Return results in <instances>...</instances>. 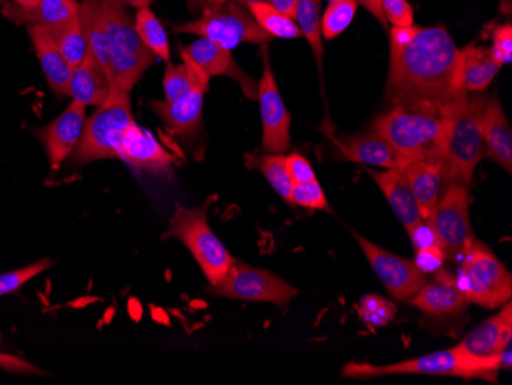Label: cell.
<instances>
[{
  "label": "cell",
  "instance_id": "9a60e30c",
  "mask_svg": "<svg viewBox=\"0 0 512 385\" xmlns=\"http://www.w3.org/2000/svg\"><path fill=\"white\" fill-rule=\"evenodd\" d=\"M119 160L138 172L171 178L177 158L161 145L151 132L135 120L123 132L119 145Z\"/></svg>",
  "mask_w": 512,
  "mask_h": 385
},
{
  "label": "cell",
  "instance_id": "8992f818",
  "mask_svg": "<svg viewBox=\"0 0 512 385\" xmlns=\"http://www.w3.org/2000/svg\"><path fill=\"white\" fill-rule=\"evenodd\" d=\"M129 93L112 88L108 99L86 119L82 137L69 157L74 165L119 158V145L123 132L132 122Z\"/></svg>",
  "mask_w": 512,
  "mask_h": 385
},
{
  "label": "cell",
  "instance_id": "cb8c5ba5",
  "mask_svg": "<svg viewBox=\"0 0 512 385\" xmlns=\"http://www.w3.org/2000/svg\"><path fill=\"white\" fill-rule=\"evenodd\" d=\"M483 142L486 155H490L505 169L512 172V131L499 100L490 99L483 112Z\"/></svg>",
  "mask_w": 512,
  "mask_h": 385
},
{
  "label": "cell",
  "instance_id": "ba28073f",
  "mask_svg": "<svg viewBox=\"0 0 512 385\" xmlns=\"http://www.w3.org/2000/svg\"><path fill=\"white\" fill-rule=\"evenodd\" d=\"M454 277L460 292L470 303L485 309H497L511 301V274L480 241H474L460 258L459 270Z\"/></svg>",
  "mask_w": 512,
  "mask_h": 385
},
{
  "label": "cell",
  "instance_id": "4316f807",
  "mask_svg": "<svg viewBox=\"0 0 512 385\" xmlns=\"http://www.w3.org/2000/svg\"><path fill=\"white\" fill-rule=\"evenodd\" d=\"M463 83L467 93H483L499 74L502 63L497 62L491 48L468 45L463 48Z\"/></svg>",
  "mask_w": 512,
  "mask_h": 385
},
{
  "label": "cell",
  "instance_id": "f907efd6",
  "mask_svg": "<svg viewBox=\"0 0 512 385\" xmlns=\"http://www.w3.org/2000/svg\"><path fill=\"white\" fill-rule=\"evenodd\" d=\"M13 2H16L20 7H36L42 0H13Z\"/></svg>",
  "mask_w": 512,
  "mask_h": 385
},
{
  "label": "cell",
  "instance_id": "f546056e",
  "mask_svg": "<svg viewBox=\"0 0 512 385\" xmlns=\"http://www.w3.org/2000/svg\"><path fill=\"white\" fill-rule=\"evenodd\" d=\"M134 24L138 37L145 43V47L149 48L157 59L171 63L168 34L154 11L151 8H140L135 14Z\"/></svg>",
  "mask_w": 512,
  "mask_h": 385
},
{
  "label": "cell",
  "instance_id": "8d00e7d4",
  "mask_svg": "<svg viewBox=\"0 0 512 385\" xmlns=\"http://www.w3.org/2000/svg\"><path fill=\"white\" fill-rule=\"evenodd\" d=\"M183 60V59H181ZM192 86V73L188 63L181 62L180 65L168 63L163 79V89H165V102L174 103L178 99L189 93Z\"/></svg>",
  "mask_w": 512,
  "mask_h": 385
},
{
  "label": "cell",
  "instance_id": "e0dca14e",
  "mask_svg": "<svg viewBox=\"0 0 512 385\" xmlns=\"http://www.w3.org/2000/svg\"><path fill=\"white\" fill-rule=\"evenodd\" d=\"M181 53L186 54L207 76L230 77L243 89L244 96L249 97L250 100L258 99V83L246 71L241 70V66L227 48L221 47L212 40L198 37L188 47L181 48Z\"/></svg>",
  "mask_w": 512,
  "mask_h": 385
},
{
  "label": "cell",
  "instance_id": "7dc6e473",
  "mask_svg": "<svg viewBox=\"0 0 512 385\" xmlns=\"http://www.w3.org/2000/svg\"><path fill=\"white\" fill-rule=\"evenodd\" d=\"M358 4H361L365 10L370 11L382 28H387L388 24L385 22L384 13H382V0H358Z\"/></svg>",
  "mask_w": 512,
  "mask_h": 385
},
{
  "label": "cell",
  "instance_id": "83f0119b",
  "mask_svg": "<svg viewBox=\"0 0 512 385\" xmlns=\"http://www.w3.org/2000/svg\"><path fill=\"white\" fill-rule=\"evenodd\" d=\"M79 17L83 33H85L86 43H88L89 53L99 60L100 65L108 73V39H106L103 0H82Z\"/></svg>",
  "mask_w": 512,
  "mask_h": 385
},
{
  "label": "cell",
  "instance_id": "816d5d0a",
  "mask_svg": "<svg viewBox=\"0 0 512 385\" xmlns=\"http://www.w3.org/2000/svg\"><path fill=\"white\" fill-rule=\"evenodd\" d=\"M238 5H241L243 8H249L250 5L260 4V2H269V0H234Z\"/></svg>",
  "mask_w": 512,
  "mask_h": 385
},
{
  "label": "cell",
  "instance_id": "484cf974",
  "mask_svg": "<svg viewBox=\"0 0 512 385\" xmlns=\"http://www.w3.org/2000/svg\"><path fill=\"white\" fill-rule=\"evenodd\" d=\"M367 172L376 181L379 189L384 192L394 214L398 215L405 229L424 220L410 186L407 185V181L396 169H384V171L367 169Z\"/></svg>",
  "mask_w": 512,
  "mask_h": 385
},
{
  "label": "cell",
  "instance_id": "f35d334b",
  "mask_svg": "<svg viewBox=\"0 0 512 385\" xmlns=\"http://www.w3.org/2000/svg\"><path fill=\"white\" fill-rule=\"evenodd\" d=\"M385 22L393 27L414 25V13L408 0H382Z\"/></svg>",
  "mask_w": 512,
  "mask_h": 385
},
{
  "label": "cell",
  "instance_id": "db71d44e",
  "mask_svg": "<svg viewBox=\"0 0 512 385\" xmlns=\"http://www.w3.org/2000/svg\"><path fill=\"white\" fill-rule=\"evenodd\" d=\"M329 2H336V0H329Z\"/></svg>",
  "mask_w": 512,
  "mask_h": 385
},
{
  "label": "cell",
  "instance_id": "603a6c76",
  "mask_svg": "<svg viewBox=\"0 0 512 385\" xmlns=\"http://www.w3.org/2000/svg\"><path fill=\"white\" fill-rule=\"evenodd\" d=\"M112 91L111 79L99 60L86 54L80 65L73 68L68 85V97L85 106H100Z\"/></svg>",
  "mask_w": 512,
  "mask_h": 385
},
{
  "label": "cell",
  "instance_id": "f6af8a7d",
  "mask_svg": "<svg viewBox=\"0 0 512 385\" xmlns=\"http://www.w3.org/2000/svg\"><path fill=\"white\" fill-rule=\"evenodd\" d=\"M419 27L410 25V27H391L390 31V50H398L405 47L414 36H416Z\"/></svg>",
  "mask_w": 512,
  "mask_h": 385
},
{
  "label": "cell",
  "instance_id": "ee69618b",
  "mask_svg": "<svg viewBox=\"0 0 512 385\" xmlns=\"http://www.w3.org/2000/svg\"><path fill=\"white\" fill-rule=\"evenodd\" d=\"M0 370L14 373V375H45L42 370L37 369V367L33 366L27 359L2 352H0Z\"/></svg>",
  "mask_w": 512,
  "mask_h": 385
},
{
  "label": "cell",
  "instance_id": "9c48e42d",
  "mask_svg": "<svg viewBox=\"0 0 512 385\" xmlns=\"http://www.w3.org/2000/svg\"><path fill=\"white\" fill-rule=\"evenodd\" d=\"M174 31L204 37L230 51L241 43L266 45L273 40L272 36L256 24L249 10L241 7L234 0H229L217 10L204 13L200 19L175 25Z\"/></svg>",
  "mask_w": 512,
  "mask_h": 385
},
{
  "label": "cell",
  "instance_id": "277c9868",
  "mask_svg": "<svg viewBox=\"0 0 512 385\" xmlns=\"http://www.w3.org/2000/svg\"><path fill=\"white\" fill-rule=\"evenodd\" d=\"M500 370L502 362L499 355L476 358L456 346L453 349L440 350L421 358L407 359L387 366H375L368 362H348L342 369V376L348 379H370L391 375L457 376L496 382Z\"/></svg>",
  "mask_w": 512,
  "mask_h": 385
},
{
  "label": "cell",
  "instance_id": "e575fe53",
  "mask_svg": "<svg viewBox=\"0 0 512 385\" xmlns=\"http://www.w3.org/2000/svg\"><path fill=\"white\" fill-rule=\"evenodd\" d=\"M398 309L379 295H364L358 303V315L371 330L382 329L393 321Z\"/></svg>",
  "mask_w": 512,
  "mask_h": 385
},
{
  "label": "cell",
  "instance_id": "4fadbf2b",
  "mask_svg": "<svg viewBox=\"0 0 512 385\" xmlns=\"http://www.w3.org/2000/svg\"><path fill=\"white\" fill-rule=\"evenodd\" d=\"M181 59L188 63L192 73V86L188 94H184L177 102L168 103L165 100H151L149 106L152 111L163 120L171 134L180 137H194L201 126L203 119L204 94L209 89L211 77L198 68L184 53Z\"/></svg>",
  "mask_w": 512,
  "mask_h": 385
},
{
  "label": "cell",
  "instance_id": "74e56055",
  "mask_svg": "<svg viewBox=\"0 0 512 385\" xmlns=\"http://www.w3.org/2000/svg\"><path fill=\"white\" fill-rule=\"evenodd\" d=\"M292 200L293 205L301 206V208L312 209V211H329V201H327L318 180L293 185Z\"/></svg>",
  "mask_w": 512,
  "mask_h": 385
},
{
  "label": "cell",
  "instance_id": "8fae6325",
  "mask_svg": "<svg viewBox=\"0 0 512 385\" xmlns=\"http://www.w3.org/2000/svg\"><path fill=\"white\" fill-rule=\"evenodd\" d=\"M471 195L467 185L450 183L428 218L440 247L450 260H459L476 241L470 220Z\"/></svg>",
  "mask_w": 512,
  "mask_h": 385
},
{
  "label": "cell",
  "instance_id": "7c38bea8",
  "mask_svg": "<svg viewBox=\"0 0 512 385\" xmlns=\"http://www.w3.org/2000/svg\"><path fill=\"white\" fill-rule=\"evenodd\" d=\"M261 56H263V74L258 83V99H256L260 102L261 120H263L261 148L270 154H284L290 149L292 117L283 97L279 94L266 45H263Z\"/></svg>",
  "mask_w": 512,
  "mask_h": 385
},
{
  "label": "cell",
  "instance_id": "f5cc1de1",
  "mask_svg": "<svg viewBox=\"0 0 512 385\" xmlns=\"http://www.w3.org/2000/svg\"><path fill=\"white\" fill-rule=\"evenodd\" d=\"M0 343H2V335H0Z\"/></svg>",
  "mask_w": 512,
  "mask_h": 385
},
{
  "label": "cell",
  "instance_id": "ac0fdd59",
  "mask_svg": "<svg viewBox=\"0 0 512 385\" xmlns=\"http://www.w3.org/2000/svg\"><path fill=\"white\" fill-rule=\"evenodd\" d=\"M394 169L407 181L421 209L422 218L428 220L440 198V191L444 185V171L440 166L404 157H398Z\"/></svg>",
  "mask_w": 512,
  "mask_h": 385
},
{
  "label": "cell",
  "instance_id": "7402d4cb",
  "mask_svg": "<svg viewBox=\"0 0 512 385\" xmlns=\"http://www.w3.org/2000/svg\"><path fill=\"white\" fill-rule=\"evenodd\" d=\"M27 31L37 59L42 66L43 74H45L46 82L57 96H68V85L71 73H73V66L69 65L68 60L60 53L50 28L30 25L27 27Z\"/></svg>",
  "mask_w": 512,
  "mask_h": 385
},
{
  "label": "cell",
  "instance_id": "681fc988",
  "mask_svg": "<svg viewBox=\"0 0 512 385\" xmlns=\"http://www.w3.org/2000/svg\"><path fill=\"white\" fill-rule=\"evenodd\" d=\"M120 2L125 4L126 7L137 8V10H140V8L151 7V4L154 2V0H120Z\"/></svg>",
  "mask_w": 512,
  "mask_h": 385
},
{
  "label": "cell",
  "instance_id": "bcb514c9",
  "mask_svg": "<svg viewBox=\"0 0 512 385\" xmlns=\"http://www.w3.org/2000/svg\"><path fill=\"white\" fill-rule=\"evenodd\" d=\"M229 0H188V8L192 13H209V11L217 10L221 5L226 4Z\"/></svg>",
  "mask_w": 512,
  "mask_h": 385
},
{
  "label": "cell",
  "instance_id": "3957f363",
  "mask_svg": "<svg viewBox=\"0 0 512 385\" xmlns=\"http://www.w3.org/2000/svg\"><path fill=\"white\" fill-rule=\"evenodd\" d=\"M490 99L463 96L439 109L445 123L444 178L448 183L470 186L477 165L486 155L483 112Z\"/></svg>",
  "mask_w": 512,
  "mask_h": 385
},
{
  "label": "cell",
  "instance_id": "60d3db41",
  "mask_svg": "<svg viewBox=\"0 0 512 385\" xmlns=\"http://www.w3.org/2000/svg\"><path fill=\"white\" fill-rule=\"evenodd\" d=\"M286 168L293 185L316 180L315 169L312 168L309 160L299 152H292V154L287 155Z\"/></svg>",
  "mask_w": 512,
  "mask_h": 385
},
{
  "label": "cell",
  "instance_id": "d6986e66",
  "mask_svg": "<svg viewBox=\"0 0 512 385\" xmlns=\"http://www.w3.org/2000/svg\"><path fill=\"white\" fill-rule=\"evenodd\" d=\"M497 315L491 316L485 323L474 329L462 343L457 344L463 352L476 358L499 355L511 347L512 343V309L511 301L503 304Z\"/></svg>",
  "mask_w": 512,
  "mask_h": 385
},
{
  "label": "cell",
  "instance_id": "d590c367",
  "mask_svg": "<svg viewBox=\"0 0 512 385\" xmlns=\"http://www.w3.org/2000/svg\"><path fill=\"white\" fill-rule=\"evenodd\" d=\"M53 264L51 258H43V260L36 261V263L20 267V269L0 274V297H7L10 293L22 289L25 284L30 283L33 278L39 277L40 274L50 269Z\"/></svg>",
  "mask_w": 512,
  "mask_h": 385
},
{
  "label": "cell",
  "instance_id": "6da1fadb",
  "mask_svg": "<svg viewBox=\"0 0 512 385\" xmlns=\"http://www.w3.org/2000/svg\"><path fill=\"white\" fill-rule=\"evenodd\" d=\"M388 96L393 105L440 109L467 96L462 51L444 27H419L416 36L390 50Z\"/></svg>",
  "mask_w": 512,
  "mask_h": 385
},
{
  "label": "cell",
  "instance_id": "7bdbcfd3",
  "mask_svg": "<svg viewBox=\"0 0 512 385\" xmlns=\"http://www.w3.org/2000/svg\"><path fill=\"white\" fill-rule=\"evenodd\" d=\"M407 232L410 235L411 243H413L414 251H422V249L434 246L440 247L436 231L428 220H421L419 223L413 224L407 228Z\"/></svg>",
  "mask_w": 512,
  "mask_h": 385
},
{
  "label": "cell",
  "instance_id": "44dd1931",
  "mask_svg": "<svg viewBox=\"0 0 512 385\" xmlns=\"http://www.w3.org/2000/svg\"><path fill=\"white\" fill-rule=\"evenodd\" d=\"M0 11L17 27H57L79 16L77 0H42L36 7H20L13 0H0Z\"/></svg>",
  "mask_w": 512,
  "mask_h": 385
},
{
  "label": "cell",
  "instance_id": "7a4b0ae2",
  "mask_svg": "<svg viewBox=\"0 0 512 385\" xmlns=\"http://www.w3.org/2000/svg\"><path fill=\"white\" fill-rule=\"evenodd\" d=\"M373 131L381 135L399 157L444 168L445 123L439 109L393 105L375 120Z\"/></svg>",
  "mask_w": 512,
  "mask_h": 385
},
{
  "label": "cell",
  "instance_id": "4dcf8cb0",
  "mask_svg": "<svg viewBox=\"0 0 512 385\" xmlns=\"http://www.w3.org/2000/svg\"><path fill=\"white\" fill-rule=\"evenodd\" d=\"M295 20L302 37H306L315 53L319 71H322L321 0H296Z\"/></svg>",
  "mask_w": 512,
  "mask_h": 385
},
{
  "label": "cell",
  "instance_id": "ab89813d",
  "mask_svg": "<svg viewBox=\"0 0 512 385\" xmlns=\"http://www.w3.org/2000/svg\"><path fill=\"white\" fill-rule=\"evenodd\" d=\"M447 260V255L442 251V247L434 246L416 251L413 263L417 269L421 270L422 274L428 275L436 274L440 269H444Z\"/></svg>",
  "mask_w": 512,
  "mask_h": 385
},
{
  "label": "cell",
  "instance_id": "d6a6232c",
  "mask_svg": "<svg viewBox=\"0 0 512 385\" xmlns=\"http://www.w3.org/2000/svg\"><path fill=\"white\" fill-rule=\"evenodd\" d=\"M247 10L256 20V24L260 25L269 36L278 37V39H298V37H302L296 20L276 10L267 2L250 5Z\"/></svg>",
  "mask_w": 512,
  "mask_h": 385
},
{
  "label": "cell",
  "instance_id": "5bb4252c",
  "mask_svg": "<svg viewBox=\"0 0 512 385\" xmlns=\"http://www.w3.org/2000/svg\"><path fill=\"white\" fill-rule=\"evenodd\" d=\"M355 240L394 300H413L427 283V278L414 266L413 261L391 254L359 234H355Z\"/></svg>",
  "mask_w": 512,
  "mask_h": 385
},
{
  "label": "cell",
  "instance_id": "f1b7e54d",
  "mask_svg": "<svg viewBox=\"0 0 512 385\" xmlns=\"http://www.w3.org/2000/svg\"><path fill=\"white\" fill-rule=\"evenodd\" d=\"M246 163L250 168L258 169L275 189L276 194L289 205H293V183L287 172L286 157L283 154L266 152L264 155H246Z\"/></svg>",
  "mask_w": 512,
  "mask_h": 385
},
{
  "label": "cell",
  "instance_id": "d4e9b609",
  "mask_svg": "<svg viewBox=\"0 0 512 385\" xmlns=\"http://www.w3.org/2000/svg\"><path fill=\"white\" fill-rule=\"evenodd\" d=\"M338 151L350 162L381 169L394 168L399 157L375 131L338 140Z\"/></svg>",
  "mask_w": 512,
  "mask_h": 385
},
{
  "label": "cell",
  "instance_id": "52a82bcc",
  "mask_svg": "<svg viewBox=\"0 0 512 385\" xmlns=\"http://www.w3.org/2000/svg\"><path fill=\"white\" fill-rule=\"evenodd\" d=\"M209 205V201L200 208H183L178 205L174 217L169 221L166 237L180 240L188 247L200 264L204 277L211 286H215L223 280L235 258L209 226Z\"/></svg>",
  "mask_w": 512,
  "mask_h": 385
},
{
  "label": "cell",
  "instance_id": "5b68a950",
  "mask_svg": "<svg viewBox=\"0 0 512 385\" xmlns=\"http://www.w3.org/2000/svg\"><path fill=\"white\" fill-rule=\"evenodd\" d=\"M103 11L112 88L131 93L135 83L154 65L157 57L138 37L134 20L125 4L120 0H103Z\"/></svg>",
  "mask_w": 512,
  "mask_h": 385
},
{
  "label": "cell",
  "instance_id": "b9f144b4",
  "mask_svg": "<svg viewBox=\"0 0 512 385\" xmlns=\"http://www.w3.org/2000/svg\"><path fill=\"white\" fill-rule=\"evenodd\" d=\"M493 56L497 62L511 63L512 60V27L511 24L499 25L493 30Z\"/></svg>",
  "mask_w": 512,
  "mask_h": 385
},
{
  "label": "cell",
  "instance_id": "2e32d148",
  "mask_svg": "<svg viewBox=\"0 0 512 385\" xmlns=\"http://www.w3.org/2000/svg\"><path fill=\"white\" fill-rule=\"evenodd\" d=\"M85 122V106L71 102V105L56 120L34 131L37 140L45 149L53 171H57L66 162V158L73 154L82 137Z\"/></svg>",
  "mask_w": 512,
  "mask_h": 385
},
{
  "label": "cell",
  "instance_id": "c3c4849f",
  "mask_svg": "<svg viewBox=\"0 0 512 385\" xmlns=\"http://www.w3.org/2000/svg\"><path fill=\"white\" fill-rule=\"evenodd\" d=\"M267 4L272 5L276 10L295 19L296 0H269Z\"/></svg>",
  "mask_w": 512,
  "mask_h": 385
},
{
  "label": "cell",
  "instance_id": "836d02e7",
  "mask_svg": "<svg viewBox=\"0 0 512 385\" xmlns=\"http://www.w3.org/2000/svg\"><path fill=\"white\" fill-rule=\"evenodd\" d=\"M358 5V0H336V2H330L324 16L321 17L322 37L327 40H333L341 36L350 27L353 19H355Z\"/></svg>",
  "mask_w": 512,
  "mask_h": 385
},
{
  "label": "cell",
  "instance_id": "30bf717a",
  "mask_svg": "<svg viewBox=\"0 0 512 385\" xmlns=\"http://www.w3.org/2000/svg\"><path fill=\"white\" fill-rule=\"evenodd\" d=\"M207 292L214 297L272 303L278 307H286L298 295V290L287 281L241 260H235L223 280L207 287Z\"/></svg>",
  "mask_w": 512,
  "mask_h": 385
},
{
  "label": "cell",
  "instance_id": "ffe728a7",
  "mask_svg": "<svg viewBox=\"0 0 512 385\" xmlns=\"http://www.w3.org/2000/svg\"><path fill=\"white\" fill-rule=\"evenodd\" d=\"M411 304L431 316L456 315L467 309L470 301L456 284V277L448 270L440 269L430 283H425Z\"/></svg>",
  "mask_w": 512,
  "mask_h": 385
},
{
  "label": "cell",
  "instance_id": "1f68e13d",
  "mask_svg": "<svg viewBox=\"0 0 512 385\" xmlns=\"http://www.w3.org/2000/svg\"><path fill=\"white\" fill-rule=\"evenodd\" d=\"M50 30L60 53L68 60L69 65L73 68L80 65L88 54V43H86L85 33H83L82 24H80V17H74L65 24L51 27Z\"/></svg>",
  "mask_w": 512,
  "mask_h": 385
}]
</instances>
